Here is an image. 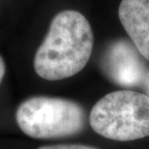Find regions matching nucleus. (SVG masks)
Masks as SVG:
<instances>
[{"label":"nucleus","instance_id":"3","mask_svg":"<svg viewBox=\"0 0 149 149\" xmlns=\"http://www.w3.org/2000/svg\"><path fill=\"white\" fill-rule=\"evenodd\" d=\"M16 120L22 132L32 139H61L81 133L86 125V114L73 100L33 96L19 106Z\"/></svg>","mask_w":149,"mask_h":149},{"label":"nucleus","instance_id":"2","mask_svg":"<svg viewBox=\"0 0 149 149\" xmlns=\"http://www.w3.org/2000/svg\"><path fill=\"white\" fill-rule=\"evenodd\" d=\"M89 124L100 136L130 141L149 136V96L131 90L107 94L95 104Z\"/></svg>","mask_w":149,"mask_h":149},{"label":"nucleus","instance_id":"6","mask_svg":"<svg viewBox=\"0 0 149 149\" xmlns=\"http://www.w3.org/2000/svg\"><path fill=\"white\" fill-rule=\"evenodd\" d=\"M37 149H99L94 146H89L84 144H54L41 146Z\"/></svg>","mask_w":149,"mask_h":149},{"label":"nucleus","instance_id":"8","mask_svg":"<svg viewBox=\"0 0 149 149\" xmlns=\"http://www.w3.org/2000/svg\"><path fill=\"white\" fill-rule=\"evenodd\" d=\"M147 89H148V91H149V79L147 80Z\"/></svg>","mask_w":149,"mask_h":149},{"label":"nucleus","instance_id":"5","mask_svg":"<svg viewBox=\"0 0 149 149\" xmlns=\"http://www.w3.org/2000/svg\"><path fill=\"white\" fill-rule=\"evenodd\" d=\"M118 17L134 46L149 61V0H122Z\"/></svg>","mask_w":149,"mask_h":149},{"label":"nucleus","instance_id":"4","mask_svg":"<svg viewBox=\"0 0 149 149\" xmlns=\"http://www.w3.org/2000/svg\"><path fill=\"white\" fill-rule=\"evenodd\" d=\"M141 53L127 41L119 40L109 47L103 66L109 77L123 86H136L145 79Z\"/></svg>","mask_w":149,"mask_h":149},{"label":"nucleus","instance_id":"7","mask_svg":"<svg viewBox=\"0 0 149 149\" xmlns=\"http://www.w3.org/2000/svg\"><path fill=\"white\" fill-rule=\"evenodd\" d=\"M5 73H6V64L4 59L0 55V83H1L3 77L5 76Z\"/></svg>","mask_w":149,"mask_h":149},{"label":"nucleus","instance_id":"1","mask_svg":"<svg viewBox=\"0 0 149 149\" xmlns=\"http://www.w3.org/2000/svg\"><path fill=\"white\" fill-rule=\"evenodd\" d=\"M93 44V31L87 19L77 11H62L52 19L35 53V72L50 81L73 77L88 63Z\"/></svg>","mask_w":149,"mask_h":149}]
</instances>
